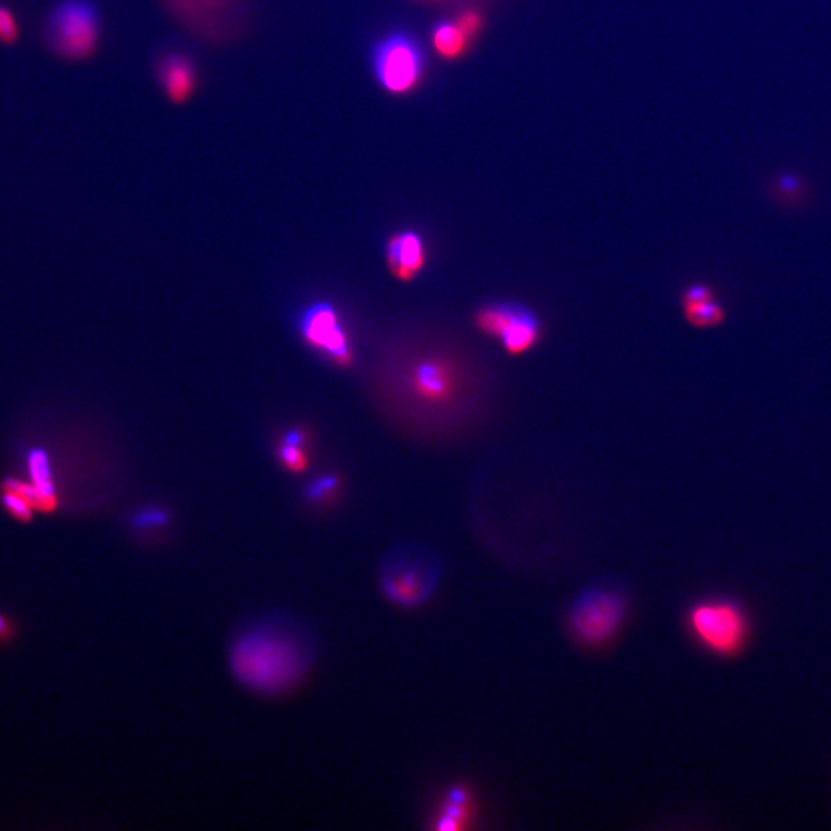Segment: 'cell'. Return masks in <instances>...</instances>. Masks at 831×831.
I'll use <instances>...</instances> for the list:
<instances>
[{
    "label": "cell",
    "mask_w": 831,
    "mask_h": 831,
    "mask_svg": "<svg viewBox=\"0 0 831 831\" xmlns=\"http://www.w3.org/2000/svg\"><path fill=\"white\" fill-rule=\"evenodd\" d=\"M404 387L438 444L464 438L478 427L493 391L487 367L444 328L407 365Z\"/></svg>",
    "instance_id": "6da1fadb"
},
{
    "label": "cell",
    "mask_w": 831,
    "mask_h": 831,
    "mask_svg": "<svg viewBox=\"0 0 831 831\" xmlns=\"http://www.w3.org/2000/svg\"><path fill=\"white\" fill-rule=\"evenodd\" d=\"M230 664L242 684L264 693H276L301 678L305 656L290 636L273 628H256L237 639Z\"/></svg>",
    "instance_id": "7a4b0ae2"
},
{
    "label": "cell",
    "mask_w": 831,
    "mask_h": 831,
    "mask_svg": "<svg viewBox=\"0 0 831 831\" xmlns=\"http://www.w3.org/2000/svg\"><path fill=\"white\" fill-rule=\"evenodd\" d=\"M371 68L388 93H411L421 84L427 68L424 45L408 31H390L374 42Z\"/></svg>",
    "instance_id": "3957f363"
},
{
    "label": "cell",
    "mask_w": 831,
    "mask_h": 831,
    "mask_svg": "<svg viewBox=\"0 0 831 831\" xmlns=\"http://www.w3.org/2000/svg\"><path fill=\"white\" fill-rule=\"evenodd\" d=\"M627 613V601L621 593L610 588H590L571 605L568 627L579 644L601 648L621 633Z\"/></svg>",
    "instance_id": "277c9868"
},
{
    "label": "cell",
    "mask_w": 831,
    "mask_h": 831,
    "mask_svg": "<svg viewBox=\"0 0 831 831\" xmlns=\"http://www.w3.org/2000/svg\"><path fill=\"white\" fill-rule=\"evenodd\" d=\"M474 328L487 338L498 339L505 353L522 356L541 344V318L522 302H488L473 314Z\"/></svg>",
    "instance_id": "5b68a950"
},
{
    "label": "cell",
    "mask_w": 831,
    "mask_h": 831,
    "mask_svg": "<svg viewBox=\"0 0 831 831\" xmlns=\"http://www.w3.org/2000/svg\"><path fill=\"white\" fill-rule=\"evenodd\" d=\"M101 21L90 0H64L51 11L47 39L54 53L82 61L96 51Z\"/></svg>",
    "instance_id": "8992f818"
},
{
    "label": "cell",
    "mask_w": 831,
    "mask_h": 831,
    "mask_svg": "<svg viewBox=\"0 0 831 831\" xmlns=\"http://www.w3.org/2000/svg\"><path fill=\"white\" fill-rule=\"evenodd\" d=\"M176 21L210 42L230 41L244 25L247 0H162Z\"/></svg>",
    "instance_id": "52a82bcc"
},
{
    "label": "cell",
    "mask_w": 831,
    "mask_h": 831,
    "mask_svg": "<svg viewBox=\"0 0 831 831\" xmlns=\"http://www.w3.org/2000/svg\"><path fill=\"white\" fill-rule=\"evenodd\" d=\"M688 627L704 647L719 655L735 653L747 631L742 611L730 602L719 601L702 602L691 608Z\"/></svg>",
    "instance_id": "ba28073f"
},
{
    "label": "cell",
    "mask_w": 831,
    "mask_h": 831,
    "mask_svg": "<svg viewBox=\"0 0 831 831\" xmlns=\"http://www.w3.org/2000/svg\"><path fill=\"white\" fill-rule=\"evenodd\" d=\"M438 582V570L414 553L401 554L391 559L382 571L381 588L385 598L399 607H419L433 595Z\"/></svg>",
    "instance_id": "9c48e42d"
},
{
    "label": "cell",
    "mask_w": 831,
    "mask_h": 831,
    "mask_svg": "<svg viewBox=\"0 0 831 831\" xmlns=\"http://www.w3.org/2000/svg\"><path fill=\"white\" fill-rule=\"evenodd\" d=\"M301 330L305 342L322 351L331 362L339 367H353V348L350 347L338 313L331 305L316 304L305 311Z\"/></svg>",
    "instance_id": "30bf717a"
},
{
    "label": "cell",
    "mask_w": 831,
    "mask_h": 831,
    "mask_svg": "<svg viewBox=\"0 0 831 831\" xmlns=\"http://www.w3.org/2000/svg\"><path fill=\"white\" fill-rule=\"evenodd\" d=\"M387 267L393 277L404 284L416 281L428 265L424 237L414 230L399 231L388 237L385 248Z\"/></svg>",
    "instance_id": "8fae6325"
},
{
    "label": "cell",
    "mask_w": 831,
    "mask_h": 831,
    "mask_svg": "<svg viewBox=\"0 0 831 831\" xmlns=\"http://www.w3.org/2000/svg\"><path fill=\"white\" fill-rule=\"evenodd\" d=\"M156 77L173 104H184L196 90V65L184 53L171 51L162 56L156 64Z\"/></svg>",
    "instance_id": "7c38bea8"
},
{
    "label": "cell",
    "mask_w": 831,
    "mask_h": 831,
    "mask_svg": "<svg viewBox=\"0 0 831 831\" xmlns=\"http://www.w3.org/2000/svg\"><path fill=\"white\" fill-rule=\"evenodd\" d=\"M476 811V802L470 788L464 784L451 785L442 795L438 810L431 818L434 830H464L471 824Z\"/></svg>",
    "instance_id": "4fadbf2b"
},
{
    "label": "cell",
    "mask_w": 831,
    "mask_h": 831,
    "mask_svg": "<svg viewBox=\"0 0 831 831\" xmlns=\"http://www.w3.org/2000/svg\"><path fill=\"white\" fill-rule=\"evenodd\" d=\"M25 465L30 476L28 482L33 485L39 496V511L51 513L56 510L59 505V496H57L56 482H54L47 451L44 448H30L25 454Z\"/></svg>",
    "instance_id": "5bb4252c"
},
{
    "label": "cell",
    "mask_w": 831,
    "mask_h": 831,
    "mask_svg": "<svg viewBox=\"0 0 831 831\" xmlns=\"http://www.w3.org/2000/svg\"><path fill=\"white\" fill-rule=\"evenodd\" d=\"M434 48L447 59L462 56L470 45L471 37L462 30L458 21H441L431 31Z\"/></svg>",
    "instance_id": "9a60e30c"
},
{
    "label": "cell",
    "mask_w": 831,
    "mask_h": 831,
    "mask_svg": "<svg viewBox=\"0 0 831 831\" xmlns=\"http://www.w3.org/2000/svg\"><path fill=\"white\" fill-rule=\"evenodd\" d=\"M684 318L695 328H713L725 321V310L718 302L707 301L701 304L682 305Z\"/></svg>",
    "instance_id": "2e32d148"
},
{
    "label": "cell",
    "mask_w": 831,
    "mask_h": 831,
    "mask_svg": "<svg viewBox=\"0 0 831 831\" xmlns=\"http://www.w3.org/2000/svg\"><path fill=\"white\" fill-rule=\"evenodd\" d=\"M0 501L4 505L5 510L13 516L14 519L21 522H28L33 519V513L36 511L33 502L25 498L24 494L14 490L10 485H2V493H0Z\"/></svg>",
    "instance_id": "e0dca14e"
},
{
    "label": "cell",
    "mask_w": 831,
    "mask_h": 831,
    "mask_svg": "<svg viewBox=\"0 0 831 831\" xmlns=\"http://www.w3.org/2000/svg\"><path fill=\"white\" fill-rule=\"evenodd\" d=\"M277 458L291 473H302V471L307 470L308 458L302 447L285 444L284 442V445H281L277 450Z\"/></svg>",
    "instance_id": "ac0fdd59"
},
{
    "label": "cell",
    "mask_w": 831,
    "mask_h": 831,
    "mask_svg": "<svg viewBox=\"0 0 831 831\" xmlns=\"http://www.w3.org/2000/svg\"><path fill=\"white\" fill-rule=\"evenodd\" d=\"M19 39V25L10 8L0 5V42L5 45L16 44Z\"/></svg>",
    "instance_id": "d6986e66"
},
{
    "label": "cell",
    "mask_w": 831,
    "mask_h": 831,
    "mask_svg": "<svg viewBox=\"0 0 831 831\" xmlns=\"http://www.w3.org/2000/svg\"><path fill=\"white\" fill-rule=\"evenodd\" d=\"M339 487V479L336 476H324V478H319L318 481L313 482L308 488V498L311 501H324V499L330 498L331 494L334 491L338 490Z\"/></svg>",
    "instance_id": "ffe728a7"
},
{
    "label": "cell",
    "mask_w": 831,
    "mask_h": 831,
    "mask_svg": "<svg viewBox=\"0 0 831 831\" xmlns=\"http://www.w3.org/2000/svg\"><path fill=\"white\" fill-rule=\"evenodd\" d=\"M715 294L707 285L695 284L685 288L682 293V305L701 304V302L713 301Z\"/></svg>",
    "instance_id": "44dd1931"
},
{
    "label": "cell",
    "mask_w": 831,
    "mask_h": 831,
    "mask_svg": "<svg viewBox=\"0 0 831 831\" xmlns=\"http://www.w3.org/2000/svg\"><path fill=\"white\" fill-rule=\"evenodd\" d=\"M167 521V514L164 511L147 510L137 514L136 518L133 519V525L139 528V530H142V528H153L157 527V525H165Z\"/></svg>",
    "instance_id": "7402d4cb"
},
{
    "label": "cell",
    "mask_w": 831,
    "mask_h": 831,
    "mask_svg": "<svg viewBox=\"0 0 831 831\" xmlns=\"http://www.w3.org/2000/svg\"><path fill=\"white\" fill-rule=\"evenodd\" d=\"M456 21H458V24L461 25L462 30H464L465 33L471 37V39H473L474 34L481 30L482 19L476 11H465V13H462Z\"/></svg>",
    "instance_id": "603a6c76"
},
{
    "label": "cell",
    "mask_w": 831,
    "mask_h": 831,
    "mask_svg": "<svg viewBox=\"0 0 831 831\" xmlns=\"http://www.w3.org/2000/svg\"><path fill=\"white\" fill-rule=\"evenodd\" d=\"M16 638V625L4 613H0V644H10Z\"/></svg>",
    "instance_id": "cb8c5ba5"
},
{
    "label": "cell",
    "mask_w": 831,
    "mask_h": 831,
    "mask_svg": "<svg viewBox=\"0 0 831 831\" xmlns=\"http://www.w3.org/2000/svg\"><path fill=\"white\" fill-rule=\"evenodd\" d=\"M285 444L301 447V445L304 444V434H302L301 431H290V433L285 436Z\"/></svg>",
    "instance_id": "d4e9b609"
}]
</instances>
